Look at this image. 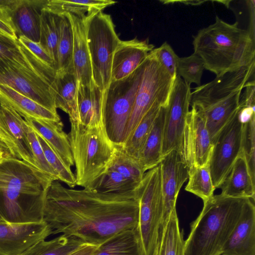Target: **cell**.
<instances>
[{"label": "cell", "instance_id": "6da1fadb", "mask_svg": "<svg viewBox=\"0 0 255 255\" xmlns=\"http://www.w3.org/2000/svg\"><path fill=\"white\" fill-rule=\"evenodd\" d=\"M138 219L136 189L102 193L67 188L54 181L46 192L43 220L52 235L64 234L101 245L122 231L137 229Z\"/></svg>", "mask_w": 255, "mask_h": 255}, {"label": "cell", "instance_id": "7a4b0ae2", "mask_svg": "<svg viewBox=\"0 0 255 255\" xmlns=\"http://www.w3.org/2000/svg\"><path fill=\"white\" fill-rule=\"evenodd\" d=\"M54 181L37 168L11 155L0 163V214L13 223L43 221L47 191Z\"/></svg>", "mask_w": 255, "mask_h": 255}, {"label": "cell", "instance_id": "3957f363", "mask_svg": "<svg viewBox=\"0 0 255 255\" xmlns=\"http://www.w3.org/2000/svg\"><path fill=\"white\" fill-rule=\"evenodd\" d=\"M255 68L254 63L228 71L191 92L190 105L204 118L213 145L236 115L242 91L247 83L255 77Z\"/></svg>", "mask_w": 255, "mask_h": 255}, {"label": "cell", "instance_id": "277c9868", "mask_svg": "<svg viewBox=\"0 0 255 255\" xmlns=\"http://www.w3.org/2000/svg\"><path fill=\"white\" fill-rule=\"evenodd\" d=\"M246 198L220 194L203 201L202 210L185 241L184 255H221L240 219Z\"/></svg>", "mask_w": 255, "mask_h": 255}, {"label": "cell", "instance_id": "5b68a950", "mask_svg": "<svg viewBox=\"0 0 255 255\" xmlns=\"http://www.w3.org/2000/svg\"><path fill=\"white\" fill-rule=\"evenodd\" d=\"M70 123L68 136L76 185L91 189L111 166L117 146L109 138L103 124L87 126L81 123Z\"/></svg>", "mask_w": 255, "mask_h": 255}, {"label": "cell", "instance_id": "8992f818", "mask_svg": "<svg viewBox=\"0 0 255 255\" xmlns=\"http://www.w3.org/2000/svg\"><path fill=\"white\" fill-rule=\"evenodd\" d=\"M215 20L193 36V45L194 53L202 59L205 69L218 76L231 70L246 30L240 28L238 22L229 24L217 16Z\"/></svg>", "mask_w": 255, "mask_h": 255}, {"label": "cell", "instance_id": "52a82bcc", "mask_svg": "<svg viewBox=\"0 0 255 255\" xmlns=\"http://www.w3.org/2000/svg\"><path fill=\"white\" fill-rule=\"evenodd\" d=\"M93 80L102 94L103 104L112 80L114 53L120 39L110 15L102 11L85 17Z\"/></svg>", "mask_w": 255, "mask_h": 255}, {"label": "cell", "instance_id": "ba28073f", "mask_svg": "<svg viewBox=\"0 0 255 255\" xmlns=\"http://www.w3.org/2000/svg\"><path fill=\"white\" fill-rule=\"evenodd\" d=\"M145 60L127 77L111 81L103 104V124L110 139L122 146L144 68Z\"/></svg>", "mask_w": 255, "mask_h": 255}, {"label": "cell", "instance_id": "9c48e42d", "mask_svg": "<svg viewBox=\"0 0 255 255\" xmlns=\"http://www.w3.org/2000/svg\"><path fill=\"white\" fill-rule=\"evenodd\" d=\"M136 191L139 200L137 229L144 254V255H155L163 211L159 164L145 173Z\"/></svg>", "mask_w": 255, "mask_h": 255}, {"label": "cell", "instance_id": "30bf717a", "mask_svg": "<svg viewBox=\"0 0 255 255\" xmlns=\"http://www.w3.org/2000/svg\"><path fill=\"white\" fill-rule=\"evenodd\" d=\"M174 81L158 61L153 50L150 51L145 60L143 72L127 126L124 142L155 103L168 105Z\"/></svg>", "mask_w": 255, "mask_h": 255}, {"label": "cell", "instance_id": "8fae6325", "mask_svg": "<svg viewBox=\"0 0 255 255\" xmlns=\"http://www.w3.org/2000/svg\"><path fill=\"white\" fill-rule=\"evenodd\" d=\"M213 147L204 118L192 108L186 117L177 151L189 173L209 164Z\"/></svg>", "mask_w": 255, "mask_h": 255}, {"label": "cell", "instance_id": "7c38bea8", "mask_svg": "<svg viewBox=\"0 0 255 255\" xmlns=\"http://www.w3.org/2000/svg\"><path fill=\"white\" fill-rule=\"evenodd\" d=\"M243 127L237 113L221 131L214 144L209 166L215 189L221 187L236 159L242 152Z\"/></svg>", "mask_w": 255, "mask_h": 255}, {"label": "cell", "instance_id": "4fadbf2b", "mask_svg": "<svg viewBox=\"0 0 255 255\" xmlns=\"http://www.w3.org/2000/svg\"><path fill=\"white\" fill-rule=\"evenodd\" d=\"M0 84L7 85L41 106L57 112L53 84L37 71L21 66H6L0 70Z\"/></svg>", "mask_w": 255, "mask_h": 255}, {"label": "cell", "instance_id": "5bb4252c", "mask_svg": "<svg viewBox=\"0 0 255 255\" xmlns=\"http://www.w3.org/2000/svg\"><path fill=\"white\" fill-rule=\"evenodd\" d=\"M47 0H0V19L18 38L24 36L39 43L41 13Z\"/></svg>", "mask_w": 255, "mask_h": 255}, {"label": "cell", "instance_id": "9a60e30c", "mask_svg": "<svg viewBox=\"0 0 255 255\" xmlns=\"http://www.w3.org/2000/svg\"><path fill=\"white\" fill-rule=\"evenodd\" d=\"M191 88L177 74L168 105L164 124L162 158L178 151L186 117L189 112Z\"/></svg>", "mask_w": 255, "mask_h": 255}, {"label": "cell", "instance_id": "2e32d148", "mask_svg": "<svg viewBox=\"0 0 255 255\" xmlns=\"http://www.w3.org/2000/svg\"><path fill=\"white\" fill-rule=\"evenodd\" d=\"M51 235V229L44 220L30 223L0 221V255H22Z\"/></svg>", "mask_w": 255, "mask_h": 255}, {"label": "cell", "instance_id": "e0dca14e", "mask_svg": "<svg viewBox=\"0 0 255 255\" xmlns=\"http://www.w3.org/2000/svg\"><path fill=\"white\" fill-rule=\"evenodd\" d=\"M27 125L14 111L0 105V138L12 156L37 168L28 138Z\"/></svg>", "mask_w": 255, "mask_h": 255}, {"label": "cell", "instance_id": "ac0fdd59", "mask_svg": "<svg viewBox=\"0 0 255 255\" xmlns=\"http://www.w3.org/2000/svg\"><path fill=\"white\" fill-rule=\"evenodd\" d=\"M159 165L163 203L161 228H163L171 214L176 210L177 198L180 189L189 177V171L176 150L165 155Z\"/></svg>", "mask_w": 255, "mask_h": 255}, {"label": "cell", "instance_id": "d6986e66", "mask_svg": "<svg viewBox=\"0 0 255 255\" xmlns=\"http://www.w3.org/2000/svg\"><path fill=\"white\" fill-rule=\"evenodd\" d=\"M254 201L250 198H246L240 219L226 243L221 255H255Z\"/></svg>", "mask_w": 255, "mask_h": 255}, {"label": "cell", "instance_id": "ffe728a7", "mask_svg": "<svg viewBox=\"0 0 255 255\" xmlns=\"http://www.w3.org/2000/svg\"><path fill=\"white\" fill-rule=\"evenodd\" d=\"M154 48V45L147 39L139 40L135 38L129 40H120L113 55L111 81L122 79L131 74Z\"/></svg>", "mask_w": 255, "mask_h": 255}, {"label": "cell", "instance_id": "44dd1931", "mask_svg": "<svg viewBox=\"0 0 255 255\" xmlns=\"http://www.w3.org/2000/svg\"><path fill=\"white\" fill-rule=\"evenodd\" d=\"M6 65L19 66L36 71L53 83L56 71L48 66L23 45L0 33V68Z\"/></svg>", "mask_w": 255, "mask_h": 255}, {"label": "cell", "instance_id": "7402d4cb", "mask_svg": "<svg viewBox=\"0 0 255 255\" xmlns=\"http://www.w3.org/2000/svg\"><path fill=\"white\" fill-rule=\"evenodd\" d=\"M67 14L70 18L73 29L72 63L74 72L79 84L89 85L94 81L86 38L85 17Z\"/></svg>", "mask_w": 255, "mask_h": 255}, {"label": "cell", "instance_id": "603a6c76", "mask_svg": "<svg viewBox=\"0 0 255 255\" xmlns=\"http://www.w3.org/2000/svg\"><path fill=\"white\" fill-rule=\"evenodd\" d=\"M78 83L72 65L66 71L56 72L52 86L56 109L67 113L70 123H81L77 100Z\"/></svg>", "mask_w": 255, "mask_h": 255}, {"label": "cell", "instance_id": "cb8c5ba5", "mask_svg": "<svg viewBox=\"0 0 255 255\" xmlns=\"http://www.w3.org/2000/svg\"><path fill=\"white\" fill-rule=\"evenodd\" d=\"M24 120L35 132L46 141L68 167L71 168L74 165L68 134L64 131L61 120L54 121L31 118Z\"/></svg>", "mask_w": 255, "mask_h": 255}, {"label": "cell", "instance_id": "d4e9b609", "mask_svg": "<svg viewBox=\"0 0 255 255\" xmlns=\"http://www.w3.org/2000/svg\"><path fill=\"white\" fill-rule=\"evenodd\" d=\"M0 105L13 110L24 119L60 121L57 112L51 111L12 88L0 84Z\"/></svg>", "mask_w": 255, "mask_h": 255}, {"label": "cell", "instance_id": "484cf974", "mask_svg": "<svg viewBox=\"0 0 255 255\" xmlns=\"http://www.w3.org/2000/svg\"><path fill=\"white\" fill-rule=\"evenodd\" d=\"M255 180L252 177L242 150L220 187L222 190L221 194L235 198H250L255 201Z\"/></svg>", "mask_w": 255, "mask_h": 255}, {"label": "cell", "instance_id": "4316f807", "mask_svg": "<svg viewBox=\"0 0 255 255\" xmlns=\"http://www.w3.org/2000/svg\"><path fill=\"white\" fill-rule=\"evenodd\" d=\"M167 106L161 107L138 156L137 160L145 172L159 165L163 158L162 149Z\"/></svg>", "mask_w": 255, "mask_h": 255}, {"label": "cell", "instance_id": "83f0119b", "mask_svg": "<svg viewBox=\"0 0 255 255\" xmlns=\"http://www.w3.org/2000/svg\"><path fill=\"white\" fill-rule=\"evenodd\" d=\"M77 100L82 124L87 126L104 125L102 94L94 82L89 85L78 83Z\"/></svg>", "mask_w": 255, "mask_h": 255}, {"label": "cell", "instance_id": "f1b7e54d", "mask_svg": "<svg viewBox=\"0 0 255 255\" xmlns=\"http://www.w3.org/2000/svg\"><path fill=\"white\" fill-rule=\"evenodd\" d=\"M93 255H144L137 229L122 231L99 246Z\"/></svg>", "mask_w": 255, "mask_h": 255}, {"label": "cell", "instance_id": "f546056e", "mask_svg": "<svg viewBox=\"0 0 255 255\" xmlns=\"http://www.w3.org/2000/svg\"><path fill=\"white\" fill-rule=\"evenodd\" d=\"M116 2L111 0H47L44 8L58 14L69 13L84 18Z\"/></svg>", "mask_w": 255, "mask_h": 255}, {"label": "cell", "instance_id": "4dcf8cb0", "mask_svg": "<svg viewBox=\"0 0 255 255\" xmlns=\"http://www.w3.org/2000/svg\"><path fill=\"white\" fill-rule=\"evenodd\" d=\"M184 246L183 232L180 231L175 210L165 226L160 228L155 255H184Z\"/></svg>", "mask_w": 255, "mask_h": 255}, {"label": "cell", "instance_id": "1f68e13d", "mask_svg": "<svg viewBox=\"0 0 255 255\" xmlns=\"http://www.w3.org/2000/svg\"><path fill=\"white\" fill-rule=\"evenodd\" d=\"M162 106H167L161 103H155L143 116L130 136L120 146L127 154L137 160L139 152Z\"/></svg>", "mask_w": 255, "mask_h": 255}, {"label": "cell", "instance_id": "d6a6232c", "mask_svg": "<svg viewBox=\"0 0 255 255\" xmlns=\"http://www.w3.org/2000/svg\"><path fill=\"white\" fill-rule=\"evenodd\" d=\"M85 244L76 237L61 234L49 241L38 242L22 255H68Z\"/></svg>", "mask_w": 255, "mask_h": 255}, {"label": "cell", "instance_id": "836d02e7", "mask_svg": "<svg viewBox=\"0 0 255 255\" xmlns=\"http://www.w3.org/2000/svg\"><path fill=\"white\" fill-rule=\"evenodd\" d=\"M58 15L56 72L66 71L73 65V33L72 24L68 14Z\"/></svg>", "mask_w": 255, "mask_h": 255}, {"label": "cell", "instance_id": "e575fe53", "mask_svg": "<svg viewBox=\"0 0 255 255\" xmlns=\"http://www.w3.org/2000/svg\"><path fill=\"white\" fill-rule=\"evenodd\" d=\"M59 15L44 8L41 13L39 44L53 60L57 71Z\"/></svg>", "mask_w": 255, "mask_h": 255}, {"label": "cell", "instance_id": "d590c367", "mask_svg": "<svg viewBox=\"0 0 255 255\" xmlns=\"http://www.w3.org/2000/svg\"><path fill=\"white\" fill-rule=\"evenodd\" d=\"M189 181L185 188L186 191L206 201L214 195L213 186L209 164L194 168L189 173Z\"/></svg>", "mask_w": 255, "mask_h": 255}, {"label": "cell", "instance_id": "8d00e7d4", "mask_svg": "<svg viewBox=\"0 0 255 255\" xmlns=\"http://www.w3.org/2000/svg\"><path fill=\"white\" fill-rule=\"evenodd\" d=\"M139 184L109 168L95 182L91 190L102 193H122L134 190Z\"/></svg>", "mask_w": 255, "mask_h": 255}, {"label": "cell", "instance_id": "74e56055", "mask_svg": "<svg viewBox=\"0 0 255 255\" xmlns=\"http://www.w3.org/2000/svg\"><path fill=\"white\" fill-rule=\"evenodd\" d=\"M116 146L115 157L109 168L139 184L145 172L138 160L127 154L120 146Z\"/></svg>", "mask_w": 255, "mask_h": 255}, {"label": "cell", "instance_id": "f35d334b", "mask_svg": "<svg viewBox=\"0 0 255 255\" xmlns=\"http://www.w3.org/2000/svg\"><path fill=\"white\" fill-rule=\"evenodd\" d=\"M36 134L45 157L49 164L56 173L58 180L68 185L69 188H74L76 186V181L75 174L72 171L71 168L68 167L64 163L60 157L41 136L37 133Z\"/></svg>", "mask_w": 255, "mask_h": 255}, {"label": "cell", "instance_id": "ab89813d", "mask_svg": "<svg viewBox=\"0 0 255 255\" xmlns=\"http://www.w3.org/2000/svg\"><path fill=\"white\" fill-rule=\"evenodd\" d=\"M204 69L203 60L195 53L178 58L177 74L182 77L184 82L189 86L192 83L198 86L201 85V77Z\"/></svg>", "mask_w": 255, "mask_h": 255}, {"label": "cell", "instance_id": "60d3db41", "mask_svg": "<svg viewBox=\"0 0 255 255\" xmlns=\"http://www.w3.org/2000/svg\"><path fill=\"white\" fill-rule=\"evenodd\" d=\"M27 134L37 168L51 177L54 181H58L56 173L45 157L36 133L28 125L27 127Z\"/></svg>", "mask_w": 255, "mask_h": 255}, {"label": "cell", "instance_id": "b9f144b4", "mask_svg": "<svg viewBox=\"0 0 255 255\" xmlns=\"http://www.w3.org/2000/svg\"><path fill=\"white\" fill-rule=\"evenodd\" d=\"M243 152L252 178L255 180V117L244 124Z\"/></svg>", "mask_w": 255, "mask_h": 255}, {"label": "cell", "instance_id": "7bdbcfd3", "mask_svg": "<svg viewBox=\"0 0 255 255\" xmlns=\"http://www.w3.org/2000/svg\"><path fill=\"white\" fill-rule=\"evenodd\" d=\"M153 51L159 63L165 69L171 77L175 80L177 74L179 57L170 45L165 42L160 47L154 48Z\"/></svg>", "mask_w": 255, "mask_h": 255}, {"label": "cell", "instance_id": "ee69618b", "mask_svg": "<svg viewBox=\"0 0 255 255\" xmlns=\"http://www.w3.org/2000/svg\"><path fill=\"white\" fill-rule=\"evenodd\" d=\"M18 39L42 62L56 70L53 60L39 43L34 42L24 36H20Z\"/></svg>", "mask_w": 255, "mask_h": 255}, {"label": "cell", "instance_id": "f6af8a7d", "mask_svg": "<svg viewBox=\"0 0 255 255\" xmlns=\"http://www.w3.org/2000/svg\"><path fill=\"white\" fill-rule=\"evenodd\" d=\"M99 245L85 244L79 249L68 255H93Z\"/></svg>", "mask_w": 255, "mask_h": 255}, {"label": "cell", "instance_id": "bcb514c9", "mask_svg": "<svg viewBox=\"0 0 255 255\" xmlns=\"http://www.w3.org/2000/svg\"><path fill=\"white\" fill-rule=\"evenodd\" d=\"M0 151L3 152L7 155H11L6 145L0 138Z\"/></svg>", "mask_w": 255, "mask_h": 255}, {"label": "cell", "instance_id": "7dc6e473", "mask_svg": "<svg viewBox=\"0 0 255 255\" xmlns=\"http://www.w3.org/2000/svg\"><path fill=\"white\" fill-rule=\"evenodd\" d=\"M10 156L9 155H7L3 152H0V163L2 161V160L7 156Z\"/></svg>", "mask_w": 255, "mask_h": 255}, {"label": "cell", "instance_id": "c3c4849f", "mask_svg": "<svg viewBox=\"0 0 255 255\" xmlns=\"http://www.w3.org/2000/svg\"><path fill=\"white\" fill-rule=\"evenodd\" d=\"M0 221H4L0 214Z\"/></svg>", "mask_w": 255, "mask_h": 255}, {"label": "cell", "instance_id": "681fc988", "mask_svg": "<svg viewBox=\"0 0 255 255\" xmlns=\"http://www.w3.org/2000/svg\"><path fill=\"white\" fill-rule=\"evenodd\" d=\"M0 152H1V151H0Z\"/></svg>", "mask_w": 255, "mask_h": 255}]
</instances>
